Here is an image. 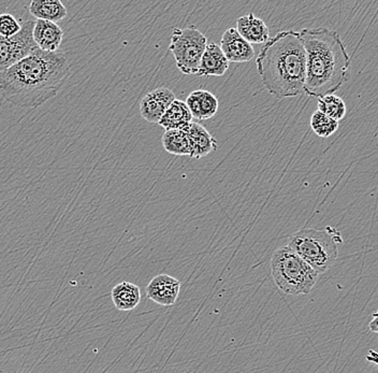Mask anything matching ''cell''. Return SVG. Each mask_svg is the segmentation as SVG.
I'll return each mask as SVG.
<instances>
[{"mask_svg": "<svg viewBox=\"0 0 378 373\" xmlns=\"http://www.w3.org/2000/svg\"><path fill=\"white\" fill-rule=\"evenodd\" d=\"M70 72L65 53L38 49L0 73V96L15 107H40L57 95Z\"/></svg>", "mask_w": 378, "mask_h": 373, "instance_id": "6da1fadb", "label": "cell"}, {"mask_svg": "<svg viewBox=\"0 0 378 373\" xmlns=\"http://www.w3.org/2000/svg\"><path fill=\"white\" fill-rule=\"evenodd\" d=\"M299 33L307 52L304 93L317 98L332 95L351 74V56L345 44L329 28H304Z\"/></svg>", "mask_w": 378, "mask_h": 373, "instance_id": "7a4b0ae2", "label": "cell"}, {"mask_svg": "<svg viewBox=\"0 0 378 373\" xmlns=\"http://www.w3.org/2000/svg\"><path fill=\"white\" fill-rule=\"evenodd\" d=\"M263 85L279 98L299 96L304 92L307 52L300 33L285 31L269 38L256 61Z\"/></svg>", "mask_w": 378, "mask_h": 373, "instance_id": "3957f363", "label": "cell"}, {"mask_svg": "<svg viewBox=\"0 0 378 373\" xmlns=\"http://www.w3.org/2000/svg\"><path fill=\"white\" fill-rule=\"evenodd\" d=\"M341 232L332 226L317 230L304 228L289 238L287 246L318 274H325L339 258Z\"/></svg>", "mask_w": 378, "mask_h": 373, "instance_id": "277c9868", "label": "cell"}, {"mask_svg": "<svg viewBox=\"0 0 378 373\" xmlns=\"http://www.w3.org/2000/svg\"><path fill=\"white\" fill-rule=\"evenodd\" d=\"M271 272L276 288L290 296L309 294L319 278V274L288 246L273 253Z\"/></svg>", "mask_w": 378, "mask_h": 373, "instance_id": "5b68a950", "label": "cell"}, {"mask_svg": "<svg viewBox=\"0 0 378 373\" xmlns=\"http://www.w3.org/2000/svg\"><path fill=\"white\" fill-rule=\"evenodd\" d=\"M208 45V39L196 25L174 28L169 50L176 59L182 73L190 76L198 73L201 58Z\"/></svg>", "mask_w": 378, "mask_h": 373, "instance_id": "8992f818", "label": "cell"}, {"mask_svg": "<svg viewBox=\"0 0 378 373\" xmlns=\"http://www.w3.org/2000/svg\"><path fill=\"white\" fill-rule=\"evenodd\" d=\"M34 27L35 21H27L18 35L11 38L0 36V73L39 49L34 40Z\"/></svg>", "mask_w": 378, "mask_h": 373, "instance_id": "52a82bcc", "label": "cell"}, {"mask_svg": "<svg viewBox=\"0 0 378 373\" xmlns=\"http://www.w3.org/2000/svg\"><path fill=\"white\" fill-rule=\"evenodd\" d=\"M181 282L178 279L160 274L153 278L146 286V296L160 306L171 307L176 304L180 295Z\"/></svg>", "mask_w": 378, "mask_h": 373, "instance_id": "ba28073f", "label": "cell"}, {"mask_svg": "<svg viewBox=\"0 0 378 373\" xmlns=\"http://www.w3.org/2000/svg\"><path fill=\"white\" fill-rule=\"evenodd\" d=\"M176 96L171 90L167 87L155 88L144 96L140 104V114L148 123H160Z\"/></svg>", "mask_w": 378, "mask_h": 373, "instance_id": "9c48e42d", "label": "cell"}, {"mask_svg": "<svg viewBox=\"0 0 378 373\" xmlns=\"http://www.w3.org/2000/svg\"><path fill=\"white\" fill-rule=\"evenodd\" d=\"M219 47L229 63H247L255 57L254 48L241 37L234 27L225 31Z\"/></svg>", "mask_w": 378, "mask_h": 373, "instance_id": "30bf717a", "label": "cell"}, {"mask_svg": "<svg viewBox=\"0 0 378 373\" xmlns=\"http://www.w3.org/2000/svg\"><path fill=\"white\" fill-rule=\"evenodd\" d=\"M229 61L216 43H208L201 58L197 76L200 77H223L229 68Z\"/></svg>", "mask_w": 378, "mask_h": 373, "instance_id": "8fae6325", "label": "cell"}, {"mask_svg": "<svg viewBox=\"0 0 378 373\" xmlns=\"http://www.w3.org/2000/svg\"><path fill=\"white\" fill-rule=\"evenodd\" d=\"M185 102L192 118L198 121L210 120L218 110V99L216 96L206 90L192 92L189 94Z\"/></svg>", "mask_w": 378, "mask_h": 373, "instance_id": "7c38bea8", "label": "cell"}, {"mask_svg": "<svg viewBox=\"0 0 378 373\" xmlns=\"http://www.w3.org/2000/svg\"><path fill=\"white\" fill-rule=\"evenodd\" d=\"M33 36L37 47L41 51L57 52L64 39V31L59 25L53 22L37 20Z\"/></svg>", "mask_w": 378, "mask_h": 373, "instance_id": "4fadbf2b", "label": "cell"}, {"mask_svg": "<svg viewBox=\"0 0 378 373\" xmlns=\"http://www.w3.org/2000/svg\"><path fill=\"white\" fill-rule=\"evenodd\" d=\"M237 31L241 37L251 44L265 43L269 40V28L260 17L254 13L246 14L237 21Z\"/></svg>", "mask_w": 378, "mask_h": 373, "instance_id": "5bb4252c", "label": "cell"}, {"mask_svg": "<svg viewBox=\"0 0 378 373\" xmlns=\"http://www.w3.org/2000/svg\"><path fill=\"white\" fill-rule=\"evenodd\" d=\"M188 132L192 143V153L190 157L200 160L216 151L218 143L202 125L192 122L189 124Z\"/></svg>", "mask_w": 378, "mask_h": 373, "instance_id": "9a60e30c", "label": "cell"}, {"mask_svg": "<svg viewBox=\"0 0 378 373\" xmlns=\"http://www.w3.org/2000/svg\"><path fill=\"white\" fill-rule=\"evenodd\" d=\"M30 14L41 21L57 22L67 17V8L60 0H33L30 3Z\"/></svg>", "mask_w": 378, "mask_h": 373, "instance_id": "2e32d148", "label": "cell"}, {"mask_svg": "<svg viewBox=\"0 0 378 373\" xmlns=\"http://www.w3.org/2000/svg\"><path fill=\"white\" fill-rule=\"evenodd\" d=\"M188 127L166 130L164 132L162 137V146L168 153L176 156L192 155V143Z\"/></svg>", "mask_w": 378, "mask_h": 373, "instance_id": "e0dca14e", "label": "cell"}, {"mask_svg": "<svg viewBox=\"0 0 378 373\" xmlns=\"http://www.w3.org/2000/svg\"><path fill=\"white\" fill-rule=\"evenodd\" d=\"M192 122V115L187 107L186 102L174 99L158 124L164 129L170 130L188 127Z\"/></svg>", "mask_w": 378, "mask_h": 373, "instance_id": "ac0fdd59", "label": "cell"}, {"mask_svg": "<svg viewBox=\"0 0 378 373\" xmlns=\"http://www.w3.org/2000/svg\"><path fill=\"white\" fill-rule=\"evenodd\" d=\"M111 298L118 310H134L141 302L140 288L134 283L126 281L118 283L112 288Z\"/></svg>", "mask_w": 378, "mask_h": 373, "instance_id": "d6986e66", "label": "cell"}, {"mask_svg": "<svg viewBox=\"0 0 378 373\" xmlns=\"http://www.w3.org/2000/svg\"><path fill=\"white\" fill-rule=\"evenodd\" d=\"M318 111L323 112L329 118L340 122L345 118L346 104L341 97L337 95H327L318 98Z\"/></svg>", "mask_w": 378, "mask_h": 373, "instance_id": "ffe728a7", "label": "cell"}, {"mask_svg": "<svg viewBox=\"0 0 378 373\" xmlns=\"http://www.w3.org/2000/svg\"><path fill=\"white\" fill-rule=\"evenodd\" d=\"M311 127L318 137L328 138L337 132L339 128V122L317 110L312 115Z\"/></svg>", "mask_w": 378, "mask_h": 373, "instance_id": "44dd1931", "label": "cell"}, {"mask_svg": "<svg viewBox=\"0 0 378 373\" xmlns=\"http://www.w3.org/2000/svg\"><path fill=\"white\" fill-rule=\"evenodd\" d=\"M21 29V24L12 14H0V36L11 38L18 35Z\"/></svg>", "mask_w": 378, "mask_h": 373, "instance_id": "7402d4cb", "label": "cell"}, {"mask_svg": "<svg viewBox=\"0 0 378 373\" xmlns=\"http://www.w3.org/2000/svg\"><path fill=\"white\" fill-rule=\"evenodd\" d=\"M370 330L378 334V310L373 314V320L370 323Z\"/></svg>", "mask_w": 378, "mask_h": 373, "instance_id": "603a6c76", "label": "cell"}]
</instances>
